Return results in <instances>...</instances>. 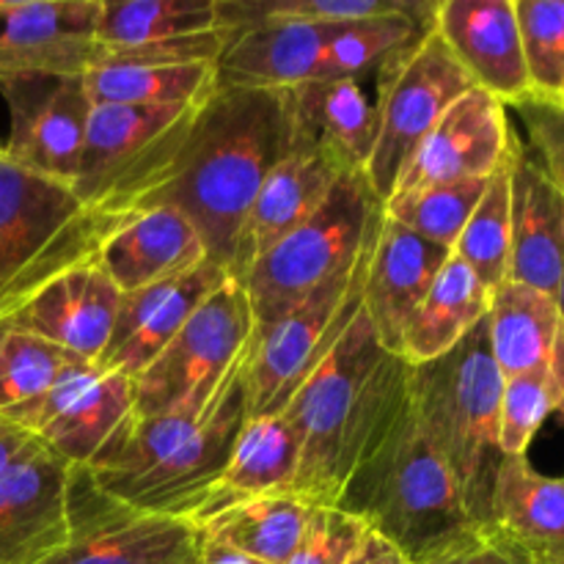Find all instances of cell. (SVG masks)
Instances as JSON below:
<instances>
[{
    "label": "cell",
    "instance_id": "1",
    "mask_svg": "<svg viewBox=\"0 0 564 564\" xmlns=\"http://www.w3.org/2000/svg\"><path fill=\"white\" fill-rule=\"evenodd\" d=\"M411 411V364L386 350L364 308L279 413L297 438L292 494L336 507Z\"/></svg>",
    "mask_w": 564,
    "mask_h": 564
},
{
    "label": "cell",
    "instance_id": "2",
    "mask_svg": "<svg viewBox=\"0 0 564 564\" xmlns=\"http://www.w3.org/2000/svg\"><path fill=\"white\" fill-rule=\"evenodd\" d=\"M290 147L286 91L218 86L198 108L163 180L135 209L171 207L185 215L202 237L209 262L229 273L242 218L264 176Z\"/></svg>",
    "mask_w": 564,
    "mask_h": 564
},
{
    "label": "cell",
    "instance_id": "3",
    "mask_svg": "<svg viewBox=\"0 0 564 564\" xmlns=\"http://www.w3.org/2000/svg\"><path fill=\"white\" fill-rule=\"evenodd\" d=\"M505 375L490 352L488 317L438 361L411 367V408L419 430L446 463L477 529L490 527L499 474V408Z\"/></svg>",
    "mask_w": 564,
    "mask_h": 564
},
{
    "label": "cell",
    "instance_id": "4",
    "mask_svg": "<svg viewBox=\"0 0 564 564\" xmlns=\"http://www.w3.org/2000/svg\"><path fill=\"white\" fill-rule=\"evenodd\" d=\"M336 507L361 518L411 564L430 562L479 532L455 477L419 430L413 408Z\"/></svg>",
    "mask_w": 564,
    "mask_h": 564
},
{
    "label": "cell",
    "instance_id": "5",
    "mask_svg": "<svg viewBox=\"0 0 564 564\" xmlns=\"http://www.w3.org/2000/svg\"><path fill=\"white\" fill-rule=\"evenodd\" d=\"M383 220V202L364 171H350L323 207L264 251L240 284L251 303L253 328H268L312 292L339 279L369 251Z\"/></svg>",
    "mask_w": 564,
    "mask_h": 564
},
{
    "label": "cell",
    "instance_id": "6",
    "mask_svg": "<svg viewBox=\"0 0 564 564\" xmlns=\"http://www.w3.org/2000/svg\"><path fill=\"white\" fill-rule=\"evenodd\" d=\"M116 220L83 207L69 185L0 154V317L53 270L97 246Z\"/></svg>",
    "mask_w": 564,
    "mask_h": 564
},
{
    "label": "cell",
    "instance_id": "7",
    "mask_svg": "<svg viewBox=\"0 0 564 564\" xmlns=\"http://www.w3.org/2000/svg\"><path fill=\"white\" fill-rule=\"evenodd\" d=\"M204 102L91 105L72 182L83 207L108 215L132 213L174 163Z\"/></svg>",
    "mask_w": 564,
    "mask_h": 564
},
{
    "label": "cell",
    "instance_id": "8",
    "mask_svg": "<svg viewBox=\"0 0 564 564\" xmlns=\"http://www.w3.org/2000/svg\"><path fill=\"white\" fill-rule=\"evenodd\" d=\"M369 253L372 246L358 259L356 268L319 286L279 323L253 328L242 358L248 419L279 416L297 389L312 378L314 369L339 345L364 306Z\"/></svg>",
    "mask_w": 564,
    "mask_h": 564
},
{
    "label": "cell",
    "instance_id": "9",
    "mask_svg": "<svg viewBox=\"0 0 564 564\" xmlns=\"http://www.w3.org/2000/svg\"><path fill=\"white\" fill-rule=\"evenodd\" d=\"M378 72V141L364 174L386 204L441 116L477 86L433 28L397 50Z\"/></svg>",
    "mask_w": 564,
    "mask_h": 564
},
{
    "label": "cell",
    "instance_id": "10",
    "mask_svg": "<svg viewBox=\"0 0 564 564\" xmlns=\"http://www.w3.org/2000/svg\"><path fill=\"white\" fill-rule=\"evenodd\" d=\"M253 314L240 281L229 279L191 314L163 352L132 380L135 416L209 405L242 361Z\"/></svg>",
    "mask_w": 564,
    "mask_h": 564
},
{
    "label": "cell",
    "instance_id": "11",
    "mask_svg": "<svg viewBox=\"0 0 564 564\" xmlns=\"http://www.w3.org/2000/svg\"><path fill=\"white\" fill-rule=\"evenodd\" d=\"M204 532L185 518L147 516L69 471V543L42 564H198Z\"/></svg>",
    "mask_w": 564,
    "mask_h": 564
},
{
    "label": "cell",
    "instance_id": "12",
    "mask_svg": "<svg viewBox=\"0 0 564 564\" xmlns=\"http://www.w3.org/2000/svg\"><path fill=\"white\" fill-rule=\"evenodd\" d=\"M229 39L218 0H99L94 66L218 64Z\"/></svg>",
    "mask_w": 564,
    "mask_h": 564
},
{
    "label": "cell",
    "instance_id": "13",
    "mask_svg": "<svg viewBox=\"0 0 564 564\" xmlns=\"http://www.w3.org/2000/svg\"><path fill=\"white\" fill-rule=\"evenodd\" d=\"M135 411L132 380L75 361L31 408L3 422L31 433L69 466L88 468Z\"/></svg>",
    "mask_w": 564,
    "mask_h": 564
},
{
    "label": "cell",
    "instance_id": "14",
    "mask_svg": "<svg viewBox=\"0 0 564 564\" xmlns=\"http://www.w3.org/2000/svg\"><path fill=\"white\" fill-rule=\"evenodd\" d=\"M0 94L9 108L3 158L72 187L91 113L83 75L17 77L0 83Z\"/></svg>",
    "mask_w": 564,
    "mask_h": 564
},
{
    "label": "cell",
    "instance_id": "15",
    "mask_svg": "<svg viewBox=\"0 0 564 564\" xmlns=\"http://www.w3.org/2000/svg\"><path fill=\"white\" fill-rule=\"evenodd\" d=\"M99 242L39 281L0 317V325L28 330L80 361H97L121 301L119 286L99 264Z\"/></svg>",
    "mask_w": 564,
    "mask_h": 564
},
{
    "label": "cell",
    "instance_id": "16",
    "mask_svg": "<svg viewBox=\"0 0 564 564\" xmlns=\"http://www.w3.org/2000/svg\"><path fill=\"white\" fill-rule=\"evenodd\" d=\"M99 0H0V83L86 75L97 58Z\"/></svg>",
    "mask_w": 564,
    "mask_h": 564
},
{
    "label": "cell",
    "instance_id": "17",
    "mask_svg": "<svg viewBox=\"0 0 564 564\" xmlns=\"http://www.w3.org/2000/svg\"><path fill=\"white\" fill-rule=\"evenodd\" d=\"M345 174H350V169L334 152L292 138V147L264 176L242 218L229 264L231 279L240 281L264 251L306 224Z\"/></svg>",
    "mask_w": 564,
    "mask_h": 564
},
{
    "label": "cell",
    "instance_id": "18",
    "mask_svg": "<svg viewBox=\"0 0 564 564\" xmlns=\"http://www.w3.org/2000/svg\"><path fill=\"white\" fill-rule=\"evenodd\" d=\"M226 279L229 273L207 259L174 279L124 292L108 345L94 364L105 372L135 380Z\"/></svg>",
    "mask_w": 564,
    "mask_h": 564
},
{
    "label": "cell",
    "instance_id": "19",
    "mask_svg": "<svg viewBox=\"0 0 564 564\" xmlns=\"http://www.w3.org/2000/svg\"><path fill=\"white\" fill-rule=\"evenodd\" d=\"M433 31L479 91L507 108L532 94L516 0H438Z\"/></svg>",
    "mask_w": 564,
    "mask_h": 564
},
{
    "label": "cell",
    "instance_id": "20",
    "mask_svg": "<svg viewBox=\"0 0 564 564\" xmlns=\"http://www.w3.org/2000/svg\"><path fill=\"white\" fill-rule=\"evenodd\" d=\"M507 105L471 88L430 130L408 163L394 193L449 182L488 180L507 158L512 141Z\"/></svg>",
    "mask_w": 564,
    "mask_h": 564
},
{
    "label": "cell",
    "instance_id": "21",
    "mask_svg": "<svg viewBox=\"0 0 564 564\" xmlns=\"http://www.w3.org/2000/svg\"><path fill=\"white\" fill-rule=\"evenodd\" d=\"M69 471L39 444L0 477V564H42L69 543Z\"/></svg>",
    "mask_w": 564,
    "mask_h": 564
},
{
    "label": "cell",
    "instance_id": "22",
    "mask_svg": "<svg viewBox=\"0 0 564 564\" xmlns=\"http://www.w3.org/2000/svg\"><path fill=\"white\" fill-rule=\"evenodd\" d=\"M449 257V248L413 235L383 213L369 253L361 308L380 345L394 356H400L402 336Z\"/></svg>",
    "mask_w": 564,
    "mask_h": 564
},
{
    "label": "cell",
    "instance_id": "23",
    "mask_svg": "<svg viewBox=\"0 0 564 564\" xmlns=\"http://www.w3.org/2000/svg\"><path fill=\"white\" fill-rule=\"evenodd\" d=\"M510 279L556 297L564 270V191L512 135Z\"/></svg>",
    "mask_w": 564,
    "mask_h": 564
},
{
    "label": "cell",
    "instance_id": "24",
    "mask_svg": "<svg viewBox=\"0 0 564 564\" xmlns=\"http://www.w3.org/2000/svg\"><path fill=\"white\" fill-rule=\"evenodd\" d=\"M207 262V248L191 220L171 207L119 215L99 242V264L119 292H135Z\"/></svg>",
    "mask_w": 564,
    "mask_h": 564
},
{
    "label": "cell",
    "instance_id": "25",
    "mask_svg": "<svg viewBox=\"0 0 564 564\" xmlns=\"http://www.w3.org/2000/svg\"><path fill=\"white\" fill-rule=\"evenodd\" d=\"M345 25L257 22L231 33L218 58V86L290 91L319 77L325 50Z\"/></svg>",
    "mask_w": 564,
    "mask_h": 564
},
{
    "label": "cell",
    "instance_id": "26",
    "mask_svg": "<svg viewBox=\"0 0 564 564\" xmlns=\"http://www.w3.org/2000/svg\"><path fill=\"white\" fill-rule=\"evenodd\" d=\"M534 564L564 556V477H545L527 457H505L490 496V527Z\"/></svg>",
    "mask_w": 564,
    "mask_h": 564
},
{
    "label": "cell",
    "instance_id": "27",
    "mask_svg": "<svg viewBox=\"0 0 564 564\" xmlns=\"http://www.w3.org/2000/svg\"><path fill=\"white\" fill-rule=\"evenodd\" d=\"M292 138L334 152L350 171H367L378 141V110L358 80H312L286 91Z\"/></svg>",
    "mask_w": 564,
    "mask_h": 564
},
{
    "label": "cell",
    "instance_id": "28",
    "mask_svg": "<svg viewBox=\"0 0 564 564\" xmlns=\"http://www.w3.org/2000/svg\"><path fill=\"white\" fill-rule=\"evenodd\" d=\"M297 477V438L281 416L246 419L224 471L215 479L196 521L262 496L292 494Z\"/></svg>",
    "mask_w": 564,
    "mask_h": 564
},
{
    "label": "cell",
    "instance_id": "29",
    "mask_svg": "<svg viewBox=\"0 0 564 564\" xmlns=\"http://www.w3.org/2000/svg\"><path fill=\"white\" fill-rule=\"evenodd\" d=\"M490 295L474 270L452 253L402 336L400 358L411 367L444 358L488 317Z\"/></svg>",
    "mask_w": 564,
    "mask_h": 564
},
{
    "label": "cell",
    "instance_id": "30",
    "mask_svg": "<svg viewBox=\"0 0 564 564\" xmlns=\"http://www.w3.org/2000/svg\"><path fill=\"white\" fill-rule=\"evenodd\" d=\"M560 336L562 317L556 297L518 281H505L490 295V352L505 378L551 367Z\"/></svg>",
    "mask_w": 564,
    "mask_h": 564
},
{
    "label": "cell",
    "instance_id": "31",
    "mask_svg": "<svg viewBox=\"0 0 564 564\" xmlns=\"http://www.w3.org/2000/svg\"><path fill=\"white\" fill-rule=\"evenodd\" d=\"M314 505L295 494L242 501L198 523L204 538L264 564H286L301 545Z\"/></svg>",
    "mask_w": 564,
    "mask_h": 564
},
{
    "label": "cell",
    "instance_id": "32",
    "mask_svg": "<svg viewBox=\"0 0 564 564\" xmlns=\"http://www.w3.org/2000/svg\"><path fill=\"white\" fill-rule=\"evenodd\" d=\"M91 105H198L218 88L215 64L94 66L83 75Z\"/></svg>",
    "mask_w": 564,
    "mask_h": 564
},
{
    "label": "cell",
    "instance_id": "33",
    "mask_svg": "<svg viewBox=\"0 0 564 564\" xmlns=\"http://www.w3.org/2000/svg\"><path fill=\"white\" fill-rule=\"evenodd\" d=\"M435 3L424 0H218L220 25L229 33L257 22L356 25L386 17L433 20Z\"/></svg>",
    "mask_w": 564,
    "mask_h": 564
},
{
    "label": "cell",
    "instance_id": "34",
    "mask_svg": "<svg viewBox=\"0 0 564 564\" xmlns=\"http://www.w3.org/2000/svg\"><path fill=\"white\" fill-rule=\"evenodd\" d=\"M510 149H507L505 163L488 176L482 198L452 253L466 262L490 292H496L510 279Z\"/></svg>",
    "mask_w": 564,
    "mask_h": 564
},
{
    "label": "cell",
    "instance_id": "35",
    "mask_svg": "<svg viewBox=\"0 0 564 564\" xmlns=\"http://www.w3.org/2000/svg\"><path fill=\"white\" fill-rule=\"evenodd\" d=\"M72 352L14 328L0 325V419H11L42 400L69 364Z\"/></svg>",
    "mask_w": 564,
    "mask_h": 564
},
{
    "label": "cell",
    "instance_id": "36",
    "mask_svg": "<svg viewBox=\"0 0 564 564\" xmlns=\"http://www.w3.org/2000/svg\"><path fill=\"white\" fill-rule=\"evenodd\" d=\"M485 185L488 180H466L402 191L383 204V213L413 235L455 251V242L460 240L468 218L477 209Z\"/></svg>",
    "mask_w": 564,
    "mask_h": 564
},
{
    "label": "cell",
    "instance_id": "37",
    "mask_svg": "<svg viewBox=\"0 0 564 564\" xmlns=\"http://www.w3.org/2000/svg\"><path fill=\"white\" fill-rule=\"evenodd\" d=\"M433 20L424 17H386L339 28L325 50L317 80H361L369 69H380L397 50L416 42Z\"/></svg>",
    "mask_w": 564,
    "mask_h": 564
},
{
    "label": "cell",
    "instance_id": "38",
    "mask_svg": "<svg viewBox=\"0 0 564 564\" xmlns=\"http://www.w3.org/2000/svg\"><path fill=\"white\" fill-rule=\"evenodd\" d=\"M532 94L560 97L564 83V0H516Z\"/></svg>",
    "mask_w": 564,
    "mask_h": 564
},
{
    "label": "cell",
    "instance_id": "39",
    "mask_svg": "<svg viewBox=\"0 0 564 564\" xmlns=\"http://www.w3.org/2000/svg\"><path fill=\"white\" fill-rule=\"evenodd\" d=\"M551 413H560V389L549 367L505 378L499 408L501 455L527 457L529 444Z\"/></svg>",
    "mask_w": 564,
    "mask_h": 564
},
{
    "label": "cell",
    "instance_id": "40",
    "mask_svg": "<svg viewBox=\"0 0 564 564\" xmlns=\"http://www.w3.org/2000/svg\"><path fill=\"white\" fill-rule=\"evenodd\" d=\"M372 529L341 507H314L312 523L286 564H350Z\"/></svg>",
    "mask_w": 564,
    "mask_h": 564
},
{
    "label": "cell",
    "instance_id": "41",
    "mask_svg": "<svg viewBox=\"0 0 564 564\" xmlns=\"http://www.w3.org/2000/svg\"><path fill=\"white\" fill-rule=\"evenodd\" d=\"M510 108L518 110L527 127L529 147H532L529 152L564 191V102L556 97L529 94Z\"/></svg>",
    "mask_w": 564,
    "mask_h": 564
},
{
    "label": "cell",
    "instance_id": "42",
    "mask_svg": "<svg viewBox=\"0 0 564 564\" xmlns=\"http://www.w3.org/2000/svg\"><path fill=\"white\" fill-rule=\"evenodd\" d=\"M424 564H534L527 554L507 543L494 529H479L463 543L452 545L444 554Z\"/></svg>",
    "mask_w": 564,
    "mask_h": 564
},
{
    "label": "cell",
    "instance_id": "43",
    "mask_svg": "<svg viewBox=\"0 0 564 564\" xmlns=\"http://www.w3.org/2000/svg\"><path fill=\"white\" fill-rule=\"evenodd\" d=\"M36 446L39 441L31 433H25V430L11 422H0V477L9 468H14L22 457L31 455Z\"/></svg>",
    "mask_w": 564,
    "mask_h": 564
},
{
    "label": "cell",
    "instance_id": "44",
    "mask_svg": "<svg viewBox=\"0 0 564 564\" xmlns=\"http://www.w3.org/2000/svg\"><path fill=\"white\" fill-rule=\"evenodd\" d=\"M350 564H411V562H408L394 545L386 543L383 538H378V534L372 532L369 534L367 545L358 551V556Z\"/></svg>",
    "mask_w": 564,
    "mask_h": 564
},
{
    "label": "cell",
    "instance_id": "45",
    "mask_svg": "<svg viewBox=\"0 0 564 564\" xmlns=\"http://www.w3.org/2000/svg\"><path fill=\"white\" fill-rule=\"evenodd\" d=\"M198 564H264V562L251 560V556H242V554H237V551L226 549V545H218V543H213V540L204 538Z\"/></svg>",
    "mask_w": 564,
    "mask_h": 564
},
{
    "label": "cell",
    "instance_id": "46",
    "mask_svg": "<svg viewBox=\"0 0 564 564\" xmlns=\"http://www.w3.org/2000/svg\"><path fill=\"white\" fill-rule=\"evenodd\" d=\"M556 308H560V317H562V328H564V270H562V279H560V286H556Z\"/></svg>",
    "mask_w": 564,
    "mask_h": 564
},
{
    "label": "cell",
    "instance_id": "47",
    "mask_svg": "<svg viewBox=\"0 0 564 564\" xmlns=\"http://www.w3.org/2000/svg\"><path fill=\"white\" fill-rule=\"evenodd\" d=\"M549 564H564V556H560V560H554V562H549Z\"/></svg>",
    "mask_w": 564,
    "mask_h": 564
},
{
    "label": "cell",
    "instance_id": "48",
    "mask_svg": "<svg viewBox=\"0 0 564 564\" xmlns=\"http://www.w3.org/2000/svg\"><path fill=\"white\" fill-rule=\"evenodd\" d=\"M556 99H562V102H564V83H562V91H560V97H556Z\"/></svg>",
    "mask_w": 564,
    "mask_h": 564
},
{
    "label": "cell",
    "instance_id": "49",
    "mask_svg": "<svg viewBox=\"0 0 564 564\" xmlns=\"http://www.w3.org/2000/svg\"><path fill=\"white\" fill-rule=\"evenodd\" d=\"M0 154H3V141H0Z\"/></svg>",
    "mask_w": 564,
    "mask_h": 564
},
{
    "label": "cell",
    "instance_id": "50",
    "mask_svg": "<svg viewBox=\"0 0 564 564\" xmlns=\"http://www.w3.org/2000/svg\"><path fill=\"white\" fill-rule=\"evenodd\" d=\"M0 422H3V419H0Z\"/></svg>",
    "mask_w": 564,
    "mask_h": 564
}]
</instances>
